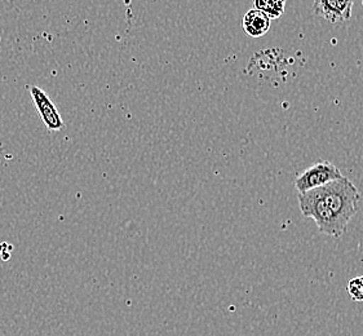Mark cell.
I'll return each mask as SVG.
<instances>
[{
    "label": "cell",
    "instance_id": "cell-1",
    "mask_svg": "<svg viewBox=\"0 0 363 336\" xmlns=\"http://www.w3.org/2000/svg\"><path fill=\"white\" fill-rule=\"evenodd\" d=\"M298 198L301 213L314 220L320 233L335 238L345 233L361 202L356 185L345 176L320 188L298 193Z\"/></svg>",
    "mask_w": 363,
    "mask_h": 336
},
{
    "label": "cell",
    "instance_id": "cell-2",
    "mask_svg": "<svg viewBox=\"0 0 363 336\" xmlns=\"http://www.w3.org/2000/svg\"><path fill=\"white\" fill-rule=\"evenodd\" d=\"M342 171L327 161L317 162L312 167L306 168L295 180V188L298 193H306L331 183L337 179H342Z\"/></svg>",
    "mask_w": 363,
    "mask_h": 336
},
{
    "label": "cell",
    "instance_id": "cell-3",
    "mask_svg": "<svg viewBox=\"0 0 363 336\" xmlns=\"http://www.w3.org/2000/svg\"><path fill=\"white\" fill-rule=\"evenodd\" d=\"M29 89L31 99H33L37 111L42 118L47 130L48 131H61V130H64L65 123L61 118V114L58 113L56 105L52 103L50 96L47 95L42 88L37 87V86H31Z\"/></svg>",
    "mask_w": 363,
    "mask_h": 336
},
{
    "label": "cell",
    "instance_id": "cell-4",
    "mask_svg": "<svg viewBox=\"0 0 363 336\" xmlns=\"http://www.w3.org/2000/svg\"><path fill=\"white\" fill-rule=\"evenodd\" d=\"M354 0H314L313 12L320 18L331 22H347L352 17Z\"/></svg>",
    "mask_w": 363,
    "mask_h": 336
},
{
    "label": "cell",
    "instance_id": "cell-5",
    "mask_svg": "<svg viewBox=\"0 0 363 336\" xmlns=\"http://www.w3.org/2000/svg\"><path fill=\"white\" fill-rule=\"evenodd\" d=\"M270 22L272 20L268 16L264 15L262 11L251 9L246 12V15L243 17L242 26L248 37L260 38L264 37L270 30Z\"/></svg>",
    "mask_w": 363,
    "mask_h": 336
},
{
    "label": "cell",
    "instance_id": "cell-6",
    "mask_svg": "<svg viewBox=\"0 0 363 336\" xmlns=\"http://www.w3.org/2000/svg\"><path fill=\"white\" fill-rule=\"evenodd\" d=\"M287 0H255V9L262 11L270 20H277L282 17Z\"/></svg>",
    "mask_w": 363,
    "mask_h": 336
},
{
    "label": "cell",
    "instance_id": "cell-7",
    "mask_svg": "<svg viewBox=\"0 0 363 336\" xmlns=\"http://www.w3.org/2000/svg\"><path fill=\"white\" fill-rule=\"evenodd\" d=\"M348 293L354 301L363 303V276L353 278L348 282Z\"/></svg>",
    "mask_w": 363,
    "mask_h": 336
}]
</instances>
